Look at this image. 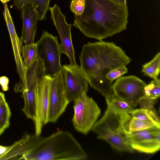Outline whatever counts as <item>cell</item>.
I'll return each mask as SVG.
<instances>
[{"label": "cell", "instance_id": "3", "mask_svg": "<svg viewBox=\"0 0 160 160\" xmlns=\"http://www.w3.org/2000/svg\"><path fill=\"white\" fill-rule=\"evenodd\" d=\"M31 150L25 154L26 160H82L88 155L69 131L60 130L46 137L30 134Z\"/></svg>", "mask_w": 160, "mask_h": 160}, {"label": "cell", "instance_id": "32", "mask_svg": "<svg viewBox=\"0 0 160 160\" xmlns=\"http://www.w3.org/2000/svg\"><path fill=\"white\" fill-rule=\"evenodd\" d=\"M4 131L0 129V135Z\"/></svg>", "mask_w": 160, "mask_h": 160}, {"label": "cell", "instance_id": "18", "mask_svg": "<svg viewBox=\"0 0 160 160\" xmlns=\"http://www.w3.org/2000/svg\"><path fill=\"white\" fill-rule=\"evenodd\" d=\"M142 71L149 77L158 78L160 71V52L158 53L149 62L142 65Z\"/></svg>", "mask_w": 160, "mask_h": 160}, {"label": "cell", "instance_id": "12", "mask_svg": "<svg viewBox=\"0 0 160 160\" xmlns=\"http://www.w3.org/2000/svg\"><path fill=\"white\" fill-rule=\"evenodd\" d=\"M51 78L46 76L37 85L36 89V111L33 122L35 134L40 135L43 127L48 122L49 90Z\"/></svg>", "mask_w": 160, "mask_h": 160}, {"label": "cell", "instance_id": "19", "mask_svg": "<svg viewBox=\"0 0 160 160\" xmlns=\"http://www.w3.org/2000/svg\"><path fill=\"white\" fill-rule=\"evenodd\" d=\"M107 106L114 110L131 114L134 110L133 107L124 100L119 98L113 93L110 98L106 100Z\"/></svg>", "mask_w": 160, "mask_h": 160}, {"label": "cell", "instance_id": "26", "mask_svg": "<svg viewBox=\"0 0 160 160\" xmlns=\"http://www.w3.org/2000/svg\"><path fill=\"white\" fill-rule=\"evenodd\" d=\"M13 1L16 8L20 11L25 6L32 5V0H13Z\"/></svg>", "mask_w": 160, "mask_h": 160}, {"label": "cell", "instance_id": "17", "mask_svg": "<svg viewBox=\"0 0 160 160\" xmlns=\"http://www.w3.org/2000/svg\"><path fill=\"white\" fill-rule=\"evenodd\" d=\"M21 55L24 65L27 69L39 58L36 43L23 45Z\"/></svg>", "mask_w": 160, "mask_h": 160}, {"label": "cell", "instance_id": "5", "mask_svg": "<svg viewBox=\"0 0 160 160\" xmlns=\"http://www.w3.org/2000/svg\"><path fill=\"white\" fill-rule=\"evenodd\" d=\"M73 102L74 114L72 119L73 125L77 131L86 135L96 122L101 110L86 93H82Z\"/></svg>", "mask_w": 160, "mask_h": 160}, {"label": "cell", "instance_id": "29", "mask_svg": "<svg viewBox=\"0 0 160 160\" xmlns=\"http://www.w3.org/2000/svg\"><path fill=\"white\" fill-rule=\"evenodd\" d=\"M124 5H127V0H114Z\"/></svg>", "mask_w": 160, "mask_h": 160}, {"label": "cell", "instance_id": "22", "mask_svg": "<svg viewBox=\"0 0 160 160\" xmlns=\"http://www.w3.org/2000/svg\"><path fill=\"white\" fill-rule=\"evenodd\" d=\"M144 93L146 98L156 100L160 96V80L157 78L153 79L144 88Z\"/></svg>", "mask_w": 160, "mask_h": 160}, {"label": "cell", "instance_id": "25", "mask_svg": "<svg viewBox=\"0 0 160 160\" xmlns=\"http://www.w3.org/2000/svg\"><path fill=\"white\" fill-rule=\"evenodd\" d=\"M85 0H72L71 2V11L77 15H81L84 10Z\"/></svg>", "mask_w": 160, "mask_h": 160}, {"label": "cell", "instance_id": "27", "mask_svg": "<svg viewBox=\"0 0 160 160\" xmlns=\"http://www.w3.org/2000/svg\"><path fill=\"white\" fill-rule=\"evenodd\" d=\"M9 82V79L7 77L2 76L0 77V85L3 91L8 90Z\"/></svg>", "mask_w": 160, "mask_h": 160}, {"label": "cell", "instance_id": "6", "mask_svg": "<svg viewBox=\"0 0 160 160\" xmlns=\"http://www.w3.org/2000/svg\"><path fill=\"white\" fill-rule=\"evenodd\" d=\"M57 39V37L44 31L36 42L38 57L43 62L46 75L51 78L57 75L62 69L60 62L62 53Z\"/></svg>", "mask_w": 160, "mask_h": 160}, {"label": "cell", "instance_id": "15", "mask_svg": "<svg viewBox=\"0 0 160 160\" xmlns=\"http://www.w3.org/2000/svg\"><path fill=\"white\" fill-rule=\"evenodd\" d=\"M30 134L26 133L19 140L9 146L8 151L0 156V160L22 159L23 156L31 149Z\"/></svg>", "mask_w": 160, "mask_h": 160}, {"label": "cell", "instance_id": "2", "mask_svg": "<svg viewBox=\"0 0 160 160\" xmlns=\"http://www.w3.org/2000/svg\"><path fill=\"white\" fill-rule=\"evenodd\" d=\"M128 16L127 5L114 0H85L82 13L74 14L73 26L85 36L101 41L126 30Z\"/></svg>", "mask_w": 160, "mask_h": 160}, {"label": "cell", "instance_id": "11", "mask_svg": "<svg viewBox=\"0 0 160 160\" xmlns=\"http://www.w3.org/2000/svg\"><path fill=\"white\" fill-rule=\"evenodd\" d=\"M51 18L59 35L60 44L62 53L66 54L70 61V64L77 65L75 58V52L73 46L71 34L72 24L68 23L65 16L62 13L58 6L55 4L49 7Z\"/></svg>", "mask_w": 160, "mask_h": 160}, {"label": "cell", "instance_id": "24", "mask_svg": "<svg viewBox=\"0 0 160 160\" xmlns=\"http://www.w3.org/2000/svg\"><path fill=\"white\" fill-rule=\"evenodd\" d=\"M128 72V69L125 66H122L109 71L106 75V78L112 83L114 80Z\"/></svg>", "mask_w": 160, "mask_h": 160}, {"label": "cell", "instance_id": "21", "mask_svg": "<svg viewBox=\"0 0 160 160\" xmlns=\"http://www.w3.org/2000/svg\"><path fill=\"white\" fill-rule=\"evenodd\" d=\"M11 112L8 103L4 99L0 102V129L4 131L10 125Z\"/></svg>", "mask_w": 160, "mask_h": 160}, {"label": "cell", "instance_id": "28", "mask_svg": "<svg viewBox=\"0 0 160 160\" xmlns=\"http://www.w3.org/2000/svg\"><path fill=\"white\" fill-rule=\"evenodd\" d=\"M9 146H3L0 145V156L6 153L9 150Z\"/></svg>", "mask_w": 160, "mask_h": 160}, {"label": "cell", "instance_id": "31", "mask_svg": "<svg viewBox=\"0 0 160 160\" xmlns=\"http://www.w3.org/2000/svg\"><path fill=\"white\" fill-rule=\"evenodd\" d=\"M2 3H5L9 2L10 0H0Z\"/></svg>", "mask_w": 160, "mask_h": 160}, {"label": "cell", "instance_id": "7", "mask_svg": "<svg viewBox=\"0 0 160 160\" xmlns=\"http://www.w3.org/2000/svg\"><path fill=\"white\" fill-rule=\"evenodd\" d=\"M146 85L134 75L121 77L113 84L112 91L116 96L134 107L146 97L144 89Z\"/></svg>", "mask_w": 160, "mask_h": 160}, {"label": "cell", "instance_id": "10", "mask_svg": "<svg viewBox=\"0 0 160 160\" xmlns=\"http://www.w3.org/2000/svg\"><path fill=\"white\" fill-rule=\"evenodd\" d=\"M62 71L66 97L70 102L73 101L88 90V82L80 66L66 64Z\"/></svg>", "mask_w": 160, "mask_h": 160}, {"label": "cell", "instance_id": "8", "mask_svg": "<svg viewBox=\"0 0 160 160\" xmlns=\"http://www.w3.org/2000/svg\"><path fill=\"white\" fill-rule=\"evenodd\" d=\"M160 128L156 126L139 131H126L125 139L133 150L153 153L160 148Z\"/></svg>", "mask_w": 160, "mask_h": 160}, {"label": "cell", "instance_id": "13", "mask_svg": "<svg viewBox=\"0 0 160 160\" xmlns=\"http://www.w3.org/2000/svg\"><path fill=\"white\" fill-rule=\"evenodd\" d=\"M3 4L4 6L3 14L10 37L17 72L20 80L23 81L25 79L27 69L24 65L21 55L22 43L16 33L7 4L6 3Z\"/></svg>", "mask_w": 160, "mask_h": 160}, {"label": "cell", "instance_id": "14", "mask_svg": "<svg viewBox=\"0 0 160 160\" xmlns=\"http://www.w3.org/2000/svg\"><path fill=\"white\" fill-rule=\"evenodd\" d=\"M21 15L22 21L21 42L24 45L33 43L39 20L37 13L32 5L28 4L22 9Z\"/></svg>", "mask_w": 160, "mask_h": 160}, {"label": "cell", "instance_id": "20", "mask_svg": "<svg viewBox=\"0 0 160 160\" xmlns=\"http://www.w3.org/2000/svg\"><path fill=\"white\" fill-rule=\"evenodd\" d=\"M154 126H156L151 122L140 119L131 115L126 124V129L127 131L132 132L144 130Z\"/></svg>", "mask_w": 160, "mask_h": 160}, {"label": "cell", "instance_id": "30", "mask_svg": "<svg viewBox=\"0 0 160 160\" xmlns=\"http://www.w3.org/2000/svg\"><path fill=\"white\" fill-rule=\"evenodd\" d=\"M4 99L5 98L4 94L0 92V102Z\"/></svg>", "mask_w": 160, "mask_h": 160}, {"label": "cell", "instance_id": "1", "mask_svg": "<svg viewBox=\"0 0 160 160\" xmlns=\"http://www.w3.org/2000/svg\"><path fill=\"white\" fill-rule=\"evenodd\" d=\"M80 66L90 86L106 100L113 94V84L106 78L111 70L131 62L124 51L112 42L102 40L84 44L79 57Z\"/></svg>", "mask_w": 160, "mask_h": 160}, {"label": "cell", "instance_id": "23", "mask_svg": "<svg viewBox=\"0 0 160 160\" xmlns=\"http://www.w3.org/2000/svg\"><path fill=\"white\" fill-rule=\"evenodd\" d=\"M50 0H32V5L38 15L39 20L42 21L46 18L47 11L49 9Z\"/></svg>", "mask_w": 160, "mask_h": 160}, {"label": "cell", "instance_id": "4", "mask_svg": "<svg viewBox=\"0 0 160 160\" xmlns=\"http://www.w3.org/2000/svg\"><path fill=\"white\" fill-rule=\"evenodd\" d=\"M131 115L117 112L109 107L103 116L94 124L92 130L98 135L97 138L105 140L115 149L133 152L134 150L125 139L126 124Z\"/></svg>", "mask_w": 160, "mask_h": 160}, {"label": "cell", "instance_id": "16", "mask_svg": "<svg viewBox=\"0 0 160 160\" xmlns=\"http://www.w3.org/2000/svg\"><path fill=\"white\" fill-rule=\"evenodd\" d=\"M131 115L138 119L149 121L160 128V119L155 108L148 109L140 108L134 109Z\"/></svg>", "mask_w": 160, "mask_h": 160}, {"label": "cell", "instance_id": "9", "mask_svg": "<svg viewBox=\"0 0 160 160\" xmlns=\"http://www.w3.org/2000/svg\"><path fill=\"white\" fill-rule=\"evenodd\" d=\"M70 102L65 93L62 71L51 78L49 90L48 122L54 123L65 111Z\"/></svg>", "mask_w": 160, "mask_h": 160}]
</instances>
